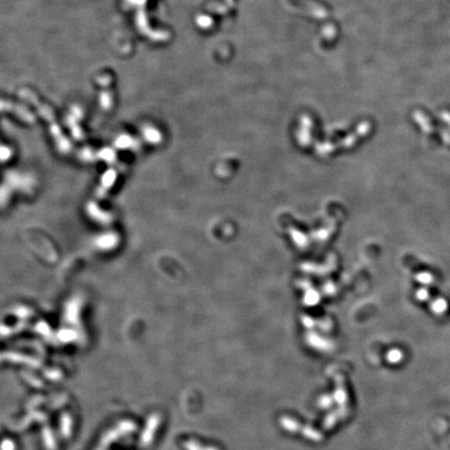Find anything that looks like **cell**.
I'll return each mask as SVG.
<instances>
[{"instance_id": "cell-1", "label": "cell", "mask_w": 450, "mask_h": 450, "mask_svg": "<svg viewBox=\"0 0 450 450\" xmlns=\"http://www.w3.org/2000/svg\"><path fill=\"white\" fill-rule=\"evenodd\" d=\"M115 177H116V173L113 171V170H109L106 174H104L103 181H102L103 185L101 186V189H100V192H98V196H102L103 193H105L104 192L105 190L113 185Z\"/></svg>"}]
</instances>
